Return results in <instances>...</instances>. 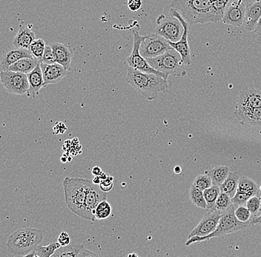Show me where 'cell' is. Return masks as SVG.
Masks as SVG:
<instances>
[{
	"label": "cell",
	"instance_id": "cell-37",
	"mask_svg": "<svg viewBox=\"0 0 261 257\" xmlns=\"http://www.w3.org/2000/svg\"><path fill=\"white\" fill-rule=\"evenodd\" d=\"M231 1V0H215V1L212 2L214 9H215L218 17L221 19V20L223 19L225 11H226Z\"/></svg>",
	"mask_w": 261,
	"mask_h": 257
},
{
	"label": "cell",
	"instance_id": "cell-52",
	"mask_svg": "<svg viewBox=\"0 0 261 257\" xmlns=\"http://www.w3.org/2000/svg\"><path fill=\"white\" fill-rule=\"evenodd\" d=\"M211 1L213 2V1H215V0H211Z\"/></svg>",
	"mask_w": 261,
	"mask_h": 257
},
{
	"label": "cell",
	"instance_id": "cell-2",
	"mask_svg": "<svg viewBox=\"0 0 261 257\" xmlns=\"http://www.w3.org/2000/svg\"><path fill=\"white\" fill-rule=\"evenodd\" d=\"M125 82L143 96L146 100L153 101L161 93L168 92L167 79L158 74L142 72L127 67Z\"/></svg>",
	"mask_w": 261,
	"mask_h": 257
},
{
	"label": "cell",
	"instance_id": "cell-47",
	"mask_svg": "<svg viewBox=\"0 0 261 257\" xmlns=\"http://www.w3.org/2000/svg\"><path fill=\"white\" fill-rule=\"evenodd\" d=\"M93 183L96 184V185H99V184L102 182V179L99 176H94V178L92 180Z\"/></svg>",
	"mask_w": 261,
	"mask_h": 257
},
{
	"label": "cell",
	"instance_id": "cell-39",
	"mask_svg": "<svg viewBox=\"0 0 261 257\" xmlns=\"http://www.w3.org/2000/svg\"><path fill=\"white\" fill-rule=\"evenodd\" d=\"M252 197L250 195L247 194V193H242L237 191L234 196L231 198V202H232L233 205L236 206V208L241 206H246V203L249 198Z\"/></svg>",
	"mask_w": 261,
	"mask_h": 257
},
{
	"label": "cell",
	"instance_id": "cell-23",
	"mask_svg": "<svg viewBox=\"0 0 261 257\" xmlns=\"http://www.w3.org/2000/svg\"><path fill=\"white\" fill-rule=\"evenodd\" d=\"M40 63V60L34 58L21 59L12 66H10L7 71L28 74L34 71Z\"/></svg>",
	"mask_w": 261,
	"mask_h": 257
},
{
	"label": "cell",
	"instance_id": "cell-51",
	"mask_svg": "<svg viewBox=\"0 0 261 257\" xmlns=\"http://www.w3.org/2000/svg\"><path fill=\"white\" fill-rule=\"evenodd\" d=\"M260 193H261V187L260 188Z\"/></svg>",
	"mask_w": 261,
	"mask_h": 257
},
{
	"label": "cell",
	"instance_id": "cell-16",
	"mask_svg": "<svg viewBox=\"0 0 261 257\" xmlns=\"http://www.w3.org/2000/svg\"><path fill=\"white\" fill-rule=\"evenodd\" d=\"M237 105L247 108H261V91L254 88H245L239 93Z\"/></svg>",
	"mask_w": 261,
	"mask_h": 257
},
{
	"label": "cell",
	"instance_id": "cell-41",
	"mask_svg": "<svg viewBox=\"0 0 261 257\" xmlns=\"http://www.w3.org/2000/svg\"><path fill=\"white\" fill-rule=\"evenodd\" d=\"M127 6H128L129 11H132V12H136V11L141 9L142 6H143V2H142V0H128Z\"/></svg>",
	"mask_w": 261,
	"mask_h": 257
},
{
	"label": "cell",
	"instance_id": "cell-4",
	"mask_svg": "<svg viewBox=\"0 0 261 257\" xmlns=\"http://www.w3.org/2000/svg\"><path fill=\"white\" fill-rule=\"evenodd\" d=\"M43 239L42 231L32 227L20 229L10 236L6 248L13 255L24 256L35 250Z\"/></svg>",
	"mask_w": 261,
	"mask_h": 257
},
{
	"label": "cell",
	"instance_id": "cell-33",
	"mask_svg": "<svg viewBox=\"0 0 261 257\" xmlns=\"http://www.w3.org/2000/svg\"><path fill=\"white\" fill-rule=\"evenodd\" d=\"M45 48H46V45H45V42L43 40H42V39L36 40L35 39L31 45L29 50L32 52L34 58L40 60L43 56Z\"/></svg>",
	"mask_w": 261,
	"mask_h": 257
},
{
	"label": "cell",
	"instance_id": "cell-25",
	"mask_svg": "<svg viewBox=\"0 0 261 257\" xmlns=\"http://www.w3.org/2000/svg\"><path fill=\"white\" fill-rule=\"evenodd\" d=\"M240 176L236 172H230L227 178L221 185H220V191L229 195L231 198L234 196L238 191V183H239Z\"/></svg>",
	"mask_w": 261,
	"mask_h": 257
},
{
	"label": "cell",
	"instance_id": "cell-1",
	"mask_svg": "<svg viewBox=\"0 0 261 257\" xmlns=\"http://www.w3.org/2000/svg\"><path fill=\"white\" fill-rule=\"evenodd\" d=\"M171 9L177 11L189 25L222 21L211 0H173Z\"/></svg>",
	"mask_w": 261,
	"mask_h": 257
},
{
	"label": "cell",
	"instance_id": "cell-22",
	"mask_svg": "<svg viewBox=\"0 0 261 257\" xmlns=\"http://www.w3.org/2000/svg\"><path fill=\"white\" fill-rule=\"evenodd\" d=\"M34 40H35V34L28 27L20 25L19 32L13 41V45L16 48L29 49Z\"/></svg>",
	"mask_w": 261,
	"mask_h": 257
},
{
	"label": "cell",
	"instance_id": "cell-19",
	"mask_svg": "<svg viewBox=\"0 0 261 257\" xmlns=\"http://www.w3.org/2000/svg\"><path fill=\"white\" fill-rule=\"evenodd\" d=\"M28 79L29 82V90L27 96L29 97H36L40 94L41 89L45 87L44 83L43 74H42V68L40 63L36 67L35 69L32 72L28 74Z\"/></svg>",
	"mask_w": 261,
	"mask_h": 257
},
{
	"label": "cell",
	"instance_id": "cell-43",
	"mask_svg": "<svg viewBox=\"0 0 261 257\" xmlns=\"http://www.w3.org/2000/svg\"><path fill=\"white\" fill-rule=\"evenodd\" d=\"M67 131L66 125L63 123H57L53 128L54 134H63Z\"/></svg>",
	"mask_w": 261,
	"mask_h": 257
},
{
	"label": "cell",
	"instance_id": "cell-14",
	"mask_svg": "<svg viewBox=\"0 0 261 257\" xmlns=\"http://www.w3.org/2000/svg\"><path fill=\"white\" fill-rule=\"evenodd\" d=\"M246 5L244 0H231L225 11L222 22L226 25L240 27L244 23Z\"/></svg>",
	"mask_w": 261,
	"mask_h": 257
},
{
	"label": "cell",
	"instance_id": "cell-31",
	"mask_svg": "<svg viewBox=\"0 0 261 257\" xmlns=\"http://www.w3.org/2000/svg\"><path fill=\"white\" fill-rule=\"evenodd\" d=\"M234 206L232 202H231V197L227 193L224 192H220L219 196L217 199L216 203L215 205V209L218 211H221L225 212L227 211L230 208Z\"/></svg>",
	"mask_w": 261,
	"mask_h": 257
},
{
	"label": "cell",
	"instance_id": "cell-12",
	"mask_svg": "<svg viewBox=\"0 0 261 257\" xmlns=\"http://www.w3.org/2000/svg\"><path fill=\"white\" fill-rule=\"evenodd\" d=\"M170 15L174 16V17L178 18L180 22H182V25L184 27V32L182 34V37L180 40L177 42H169L171 46L174 49L179 52V54L181 55L185 66H191L192 64V60H191V51L190 47H189V41H188V36H189V25L187 23V21L182 17V16L177 12L175 10L170 9Z\"/></svg>",
	"mask_w": 261,
	"mask_h": 257
},
{
	"label": "cell",
	"instance_id": "cell-30",
	"mask_svg": "<svg viewBox=\"0 0 261 257\" xmlns=\"http://www.w3.org/2000/svg\"><path fill=\"white\" fill-rule=\"evenodd\" d=\"M112 214V208L107 200L101 202L95 209V217L98 220H102L110 217Z\"/></svg>",
	"mask_w": 261,
	"mask_h": 257
},
{
	"label": "cell",
	"instance_id": "cell-45",
	"mask_svg": "<svg viewBox=\"0 0 261 257\" xmlns=\"http://www.w3.org/2000/svg\"><path fill=\"white\" fill-rule=\"evenodd\" d=\"M254 32H255L257 35L260 36L261 37V17L260 19H259L258 22H257V25H256L255 29H254Z\"/></svg>",
	"mask_w": 261,
	"mask_h": 257
},
{
	"label": "cell",
	"instance_id": "cell-21",
	"mask_svg": "<svg viewBox=\"0 0 261 257\" xmlns=\"http://www.w3.org/2000/svg\"><path fill=\"white\" fill-rule=\"evenodd\" d=\"M23 58H34L30 50L16 48L15 49L9 50L2 60V69L3 71H7L10 66Z\"/></svg>",
	"mask_w": 261,
	"mask_h": 257
},
{
	"label": "cell",
	"instance_id": "cell-8",
	"mask_svg": "<svg viewBox=\"0 0 261 257\" xmlns=\"http://www.w3.org/2000/svg\"><path fill=\"white\" fill-rule=\"evenodd\" d=\"M156 25L158 27L155 33L162 36L169 42H178L184 34V27L182 22L174 16H160L156 19Z\"/></svg>",
	"mask_w": 261,
	"mask_h": 257
},
{
	"label": "cell",
	"instance_id": "cell-27",
	"mask_svg": "<svg viewBox=\"0 0 261 257\" xmlns=\"http://www.w3.org/2000/svg\"><path fill=\"white\" fill-rule=\"evenodd\" d=\"M189 198L192 204L196 207L206 211L207 203L204 197L203 191L197 188L193 183L191 185L190 189H189Z\"/></svg>",
	"mask_w": 261,
	"mask_h": 257
},
{
	"label": "cell",
	"instance_id": "cell-50",
	"mask_svg": "<svg viewBox=\"0 0 261 257\" xmlns=\"http://www.w3.org/2000/svg\"><path fill=\"white\" fill-rule=\"evenodd\" d=\"M128 256H139V255L137 254V253H129V254L128 255Z\"/></svg>",
	"mask_w": 261,
	"mask_h": 257
},
{
	"label": "cell",
	"instance_id": "cell-24",
	"mask_svg": "<svg viewBox=\"0 0 261 257\" xmlns=\"http://www.w3.org/2000/svg\"><path fill=\"white\" fill-rule=\"evenodd\" d=\"M229 172V167L228 166L218 165L210 170H205L204 174L210 177L213 185L220 186L227 178Z\"/></svg>",
	"mask_w": 261,
	"mask_h": 257
},
{
	"label": "cell",
	"instance_id": "cell-15",
	"mask_svg": "<svg viewBox=\"0 0 261 257\" xmlns=\"http://www.w3.org/2000/svg\"><path fill=\"white\" fill-rule=\"evenodd\" d=\"M40 66L43 74L45 87L49 84H57L61 82L68 71L64 67L57 63L53 64L40 63Z\"/></svg>",
	"mask_w": 261,
	"mask_h": 257
},
{
	"label": "cell",
	"instance_id": "cell-13",
	"mask_svg": "<svg viewBox=\"0 0 261 257\" xmlns=\"http://www.w3.org/2000/svg\"><path fill=\"white\" fill-rule=\"evenodd\" d=\"M103 200H107V192L102 191L99 188V185L93 183L92 180H91L89 184L86 199L87 220L91 221V222L95 221L96 208Z\"/></svg>",
	"mask_w": 261,
	"mask_h": 257
},
{
	"label": "cell",
	"instance_id": "cell-49",
	"mask_svg": "<svg viewBox=\"0 0 261 257\" xmlns=\"http://www.w3.org/2000/svg\"><path fill=\"white\" fill-rule=\"evenodd\" d=\"M181 172H182L181 167H179V166H176L175 168H174V173H175L176 175H179Z\"/></svg>",
	"mask_w": 261,
	"mask_h": 257
},
{
	"label": "cell",
	"instance_id": "cell-26",
	"mask_svg": "<svg viewBox=\"0 0 261 257\" xmlns=\"http://www.w3.org/2000/svg\"><path fill=\"white\" fill-rule=\"evenodd\" d=\"M238 191L247 193L251 196L258 195L260 193V188L257 186V183L249 177L242 176L240 177L238 183Z\"/></svg>",
	"mask_w": 261,
	"mask_h": 257
},
{
	"label": "cell",
	"instance_id": "cell-28",
	"mask_svg": "<svg viewBox=\"0 0 261 257\" xmlns=\"http://www.w3.org/2000/svg\"><path fill=\"white\" fill-rule=\"evenodd\" d=\"M220 188L219 185H213L210 188L203 191L204 197L207 203L206 211H212L215 209V205L219 196Z\"/></svg>",
	"mask_w": 261,
	"mask_h": 257
},
{
	"label": "cell",
	"instance_id": "cell-9",
	"mask_svg": "<svg viewBox=\"0 0 261 257\" xmlns=\"http://www.w3.org/2000/svg\"><path fill=\"white\" fill-rule=\"evenodd\" d=\"M1 82L8 93L16 95H25L29 90L28 75L11 71H3Z\"/></svg>",
	"mask_w": 261,
	"mask_h": 257
},
{
	"label": "cell",
	"instance_id": "cell-7",
	"mask_svg": "<svg viewBox=\"0 0 261 257\" xmlns=\"http://www.w3.org/2000/svg\"><path fill=\"white\" fill-rule=\"evenodd\" d=\"M132 34L134 36L133 48H132V53L126 59L128 66L134 68V69L142 71V72L160 75L165 79H168L169 76L167 75L163 74V73L160 72V71L153 68L152 67L150 66L146 59L143 58L140 54V45H141L142 42L144 40V39L146 38V36L140 35L139 31L137 28L132 30Z\"/></svg>",
	"mask_w": 261,
	"mask_h": 257
},
{
	"label": "cell",
	"instance_id": "cell-36",
	"mask_svg": "<svg viewBox=\"0 0 261 257\" xmlns=\"http://www.w3.org/2000/svg\"><path fill=\"white\" fill-rule=\"evenodd\" d=\"M193 184L197 188L203 191L213 185L212 179L205 174L197 176L194 180Z\"/></svg>",
	"mask_w": 261,
	"mask_h": 257
},
{
	"label": "cell",
	"instance_id": "cell-48",
	"mask_svg": "<svg viewBox=\"0 0 261 257\" xmlns=\"http://www.w3.org/2000/svg\"><path fill=\"white\" fill-rule=\"evenodd\" d=\"M38 257V254H37V251L34 250V251L31 252V253H28L27 255H25L24 257Z\"/></svg>",
	"mask_w": 261,
	"mask_h": 257
},
{
	"label": "cell",
	"instance_id": "cell-3",
	"mask_svg": "<svg viewBox=\"0 0 261 257\" xmlns=\"http://www.w3.org/2000/svg\"><path fill=\"white\" fill-rule=\"evenodd\" d=\"M91 181L86 179L67 177L63 182L67 206L73 214L86 220V199Z\"/></svg>",
	"mask_w": 261,
	"mask_h": 257
},
{
	"label": "cell",
	"instance_id": "cell-5",
	"mask_svg": "<svg viewBox=\"0 0 261 257\" xmlns=\"http://www.w3.org/2000/svg\"><path fill=\"white\" fill-rule=\"evenodd\" d=\"M234 210H236V206H233L232 207L230 208L229 209L223 213L216 229L212 234L205 236V237H193L192 238L188 239L187 242H186V245L189 246L196 242L208 241L212 238H215V237H223L228 234L239 232V231L247 229L249 226L252 225V222H240L234 214Z\"/></svg>",
	"mask_w": 261,
	"mask_h": 257
},
{
	"label": "cell",
	"instance_id": "cell-11",
	"mask_svg": "<svg viewBox=\"0 0 261 257\" xmlns=\"http://www.w3.org/2000/svg\"><path fill=\"white\" fill-rule=\"evenodd\" d=\"M223 213H224L223 211H218V210L206 211L203 219L193 229V231L191 232L188 239L193 237H205L212 234L216 229Z\"/></svg>",
	"mask_w": 261,
	"mask_h": 257
},
{
	"label": "cell",
	"instance_id": "cell-32",
	"mask_svg": "<svg viewBox=\"0 0 261 257\" xmlns=\"http://www.w3.org/2000/svg\"><path fill=\"white\" fill-rule=\"evenodd\" d=\"M61 245L57 242H51L47 246L39 245L36 251H37L38 257H50L55 255V252L60 248Z\"/></svg>",
	"mask_w": 261,
	"mask_h": 257
},
{
	"label": "cell",
	"instance_id": "cell-29",
	"mask_svg": "<svg viewBox=\"0 0 261 257\" xmlns=\"http://www.w3.org/2000/svg\"><path fill=\"white\" fill-rule=\"evenodd\" d=\"M55 256H70V257H76V256H95L97 255L95 253H92L90 250H87L84 248V246H79V245H73L72 247H70L68 249H65L63 250V253L60 254H56Z\"/></svg>",
	"mask_w": 261,
	"mask_h": 257
},
{
	"label": "cell",
	"instance_id": "cell-42",
	"mask_svg": "<svg viewBox=\"0 0 261 257\" xmlns=\"http://www.w3.org/2000/svg\"><path fill=\"white\" fill-rule=\"evenodd\" d=\"M58 242L62 247H67L71 243V238L67 232H62L58 237Z\"/></svg>",
	"mask_w": 261,
	"mask_h": 257
},
{
	"label": "cell",
	"instance_id": "cell-20",
	"mask_svg": "<svg viewBox=\"0 0 261 257\" xmlns=\"http://www.w3.org/2000/svg\"><path fill=\"white\" fill-rule=\"evenodd\" d=\"M49 45L55 51L57 63L62 65L67 71H69L72 60V50L69 46L59 42H53Z\"/></svg>",
	"mask_w": 261,
	"mask_h": 257
},
{
	"label": "cell",
	"instance_id": "cell-10",
	"mask_svg": "<svg viewBox=\"0 0 261 257\" xmlns=\"http://www.w3.org/2000/svg\"><path fill=\"white\" fill-rule=\"evenodd\" d=\"M169 42L158 34L146 36L140 45V54L146 59L161 56L168 50L172 49Z\"/></svg>",
	"mask_w": 261,
	"mask_h": 257
},
{
	"label": "cell",
	"instance_id": "cell-35",
	"mask_svg": "<svg viewBox=\"0 0 261 257\" xmlns=\"http://www.w3.org/2000/svg\"><path fill=\"white\" fill-rule=\"evenodd\" d=\"M249 208L253 216H257V214L261 211V196L260 193L249 198L246 205Z\"/></svg>",
	"mask_w": 261,
	"mask_h": 257
},
{
	"label": "cell",
	"instance_id": "cell-46",
	"mask_svg": "<svg viewBox=\"0 0 261 257\" xmlns=\"http://www.w3.org/2000/svg\"><path fill=\"white\" fill-rule=\"evenodd\" d=\"M261 196V193H260ZM252 225L253 224H261V214L260 216H254V217H253L252 221Z\"/></svg>",
	"mask_w": 261,
	"mask_h": 257
},
{
	"label": "cell",
	"instance_id": "cell-17",
	"mask_svg": "<svg viewBox=\"0 0 261 257\" xmlns=\"http://www.w3.org/2000/svg\"><path fill=\"white\" fill-rule=\"evenodd\" d=\"M234 115L242 125L261 126V108H247L236 105Z\"/></svg>",
	"mask_w": 261,
	"mask_h": 257
},
{
	"label": "cell",
	"instance_id": "cell-38",
	"mask_svg": "<svg viewBox=\"0 0 261 257\" xmlns=\"http://www.w3.org/2000/svg\"><path fill=\"white\" fill-rule=\"evenodd\" d=\"M40 62L45 64H53L57 63L56 55L50 45H46L43 56L41 58Z\"/></svg>",
	"mask_w": 261,
	"mask_h": 257
},
{
	"label": "cell",
	"instance_id": "cell-34",
	"mask_svg": "<svg viewBox=\"0 0 261 257\" xmlns=\"http://www.w3.org/2000/svg\"><path fill=\"white\" fill-rule=\"evenodd\" d=\"M234 214L237 219L241 222H252L253 216L249 208L245 206H238L234 210Z\"/></svg>",
	"mask_w": 261,
	"mask_h": 257
},
{
	"label": "cell",
	"instance_id": "cell-18",
	"mask_svg": "<svg viewBox=\"0 0 261 257\" xmlns=\"http://www.w3.org/2000/svg\"><path fill=\"white\" fill-rule=\"evenodd\" d=\"M261 17V0H252L246 6L244 26L246 30L254 32Z\"/></svg>",
	"mask_w": 261,
	"mask_h": 257
},
{
	"label": "cell",
	"instance_id": "cell-44",
	"mask_svg": "<svg viewBox=\"0 0 261 257\" xmlns=\"http://www.w3.org/2000/svg\"><path fill=\"white\" fill-rule=\"evenodd\" d=\"M102 170L100 167L98 166L93 167L92 169V175L94 176H100L102 174Z\"/></svg>",
	"mask_w": 261,
	"mask_h": 257
},
{
	"label": "cell",
	"instance_id": "cell-40",
	"mask_svg": "<svg viewBox=\"0 0 261 257\" xmlns=\"http://www.w3.org/2000/svg\"><path fill=\"white\" fill-rule=\"evenodd\" d=\"M114 187V177L112 176L108 175L107 178L102 180L101 183L99 184V188L105 192L112 191Z\"/></svg>",
	"mask_w": 261,
	"mask_h": 257
},
{
	"label": "cell",
	"instance_id": "cell-6",
	"mask_svg": "<svg viewBox=\"0 0 261 257\" xmlns=\"http://www.w3.org/2000/svg\"><path fill=\"white\" fill-rule=\"evenodd\" d=\"M150 66L156 71L175 77L187 76L185 64L182 62V56L179 52L172 48L166 53L154 58L146 59Z\"/></svg>",
	"mask_w": 261,
	"mask_h": 257
}]
</instances>
